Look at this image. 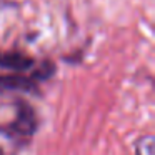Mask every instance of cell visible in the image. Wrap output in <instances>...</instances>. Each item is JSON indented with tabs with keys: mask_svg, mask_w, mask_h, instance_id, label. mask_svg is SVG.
Here are the masks:
<instances>
[{
	"mask_svg": "<svg viewBox=\"0 0 155 155\" xmlns=\"http://www.w3.org/2000/svg\"><path fill=\"white\" fill-rule=\"evenodd\" d=\"M10 134L17 135V137L28 138L35 134L37 130V118H35V112L25 102H18L17 104V118L14 124L10 125Z\"/></svg>",
	"mask_w": 155,
	"mask_h": 155,
	"instance_id": "cell-1",
	"label": "cell"
},
{
	"mask_svg": "<svg viewBox=\"0 0 155 155\" xmlns=\"http://www.w3.org/2000/svg\"><path fill=\"white\" fill-rule=\"evenodd\" d=\"M38 74L25 77L20 72L12 75H0V92H34L38 85Z\"/></svg>",
	"mask_w": 155,
	"mask_h": 155,
	"instance_id": "cell-2",
	"label": "cell"
},
{
	"mask_svg": "<svg viewBox=\"0 0 155 155\" xmlns=\"http://www.w3.org/2000/svg\"><path fill=\"white\" fill-rule=\"evenodd\" d=\"M35 62L30 57L18 52H0V68L5 70H14V72H27L32 68Z\"/></svg>",
	"mask_w": 155,
	"mask_h": 155,
	"instance_id": "cell-3",
	"label": "cell"
},
{
	"mask_svg": "<svg viewBox=\"0 0 155 155\" xmlns=\"http://www.w3.org/2000/svg\"><path fill=\"white\" fill-rule=\"evenodd\" d=\"M135 155H155V138L153 135H143L135 145Z\"/></svg>",
	"mask_w": 155,
	"mask_h": 155,
	"instance_id": "cell-4",
	"label": "cell"
},
{
	"mask_svg": "<svg viewBox=\"0 0 155 155\" xmlns=\"http://www.w3.org/2000/svg\"><path fill=\"white\" fill-rule=\"evenodd\" d=\"M0 155H4V152H2V148H0Z\"/></svg>",
	"mask_w": 155,
	"mask_h": 155,
	"instance_id": "cell-5",
	"label": "cell"
}]
</instances>
